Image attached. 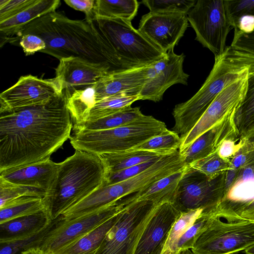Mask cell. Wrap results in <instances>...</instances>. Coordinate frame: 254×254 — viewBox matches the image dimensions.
Masks as SVG:
<instances>
[{
    "instance_id": "1",
    "label": "cell",
    "mask_w": 254,
    "mask_h": 254,
    "mask_svg": "<svg viewBox=\"0 0 254 254\" xmlns=\"http://www.w3.org/2000/svg\"><path fill=\"white\" fill-rule=\"evenodd\" d=\"M67 92L45 104L0 114V172L50 158L70 137Z\"/></svg>"
},
{
    "instance_id": "2",
    "label": "cell",
    "mask_w": 254,
    "mask_h": 254,
    "mask_svg": "<svg viewBox=\"0 0 254 254\" xmlns=\"http://www.w3.org/2000/svg\"><path fill=\"white\" fill-rule=\"evenodd\" d=\"M26 34L41 38L46 47L40 52L59 60L69 57L79 58L109 65L114 71L131 67L120 58L92 22L86 19L72 20L55 11L34 20L15 38L18 41Z\"/></svg>"
},
{
    "instance_id": "3",
    "label": "cell",
    "mask_w": 254,
    "mask_h": 254,
    "mask_svg": "<svg viewBox=\"0 0 254 254\" xmlns=\"http://www.w3.org/2000/svg\"><path fill=\"white\" fill-rule=\"evenodd\" d=\"M254 75V54L227 46L215 57L213 67L199 90L190 99L176 105L172 115V130L181 137L194 126L210 104L226 86L236 80Z\"/></svg>"
},
{
    "instance_id": "4",
    "label": "cell",
    "mask_w": 254,
    "mask_h": 254,
    "mask_svg": "<svg viewBox=\"0 0 254 254\" xmlns=\"http://www.w3.org/2000/svg\"><path fill=\"white\" fill-rule=\"evenodd\" d=\"M107 173L100 155L75 150L59 163L55 180L43 198L45 210L55 220L65 210L102 187Z\"/></svg>"
},
{
    "instance_id": "5",
    "label": "cell",
    "mask_w": 254,
    "mask_h": 254,
    "mask_svg": "<svg viewBox=\"0 0 254 254\" xmlns=\"http://www.w3.org/2000/svg\"><path fill=\"white\" fill-rule=\"evenodd\" d=\"M167 129L165 123L144 115L116 128L73 131L69 138L75 150L102 155L130 150Z\"/></svg>"
},
{
    "instance_id": "6",
    "label": "cell",
    "mask_w": 254,
    "mask_h": 254,
    "mask_svg": "<svg viewBox=\"0 0 254 254\" xmlns=\"http://www.w3.org/2000/svg\"><path fill=\"white\" fill-rule=\"evenodd\" d=\"M91 21L120 58L131 67L151 64L166 55L131 22L102 17H95Z\"/></svg>"
},
{
    "instance_id": "7",
    "label": "cell",
    "mask_w": 254,
    "mask_h": 254,
    "mask_svg": "<svg viewBox=\"0 0 254 254\" xmlns=\"http://www.w3.org/2000/svg\"><path fill=\"white\" fill-rule=\"evenodd\" d=\"M159 204L150 200L125 204L95 254H134L146 225Z\"/></svg>"
},
{
    "instance_id": "8",
    "label": "cell",
    "mask_w": 254,
    "mask_h": 254,
    "mask_svg": "<svg viewBox=\"0 0 254 254\" xmlns=\"http://www.w3.org/2000/svg\"><path fill=\"white\" fill-rule=\"evenodd\" d=\"M187 17L195 33L196 40L215 57L224 52L227 36L233 29L224 0H197Z\"/></svg>"
},
{
    "instance_id": "9",
    "label": "cell",
    "mask_w": 254,
    "mask_h": 254,
    "mask_svg": "<svg viewBox=\"0 0 254 254\" xmlns=\"http://www.w3.org/2000/svg\"><path fill=\"white\" fill-rule=\"evenodd\" d=\"M254 244V222H223L215 217L190 250L193 254H231Z\"/></svg>"
},
{
    "instance_id": "10",
    "label": "cell",
    "mask_w": 254,
    "mask_h": 254,
    "mask_svg": "<svg viewBox=\"0 0 254 254\" xmlns=\"http://www.w3.org/2000/svg\"><path fill=\"white\" fill-rule=\"evenodd\" d=\"M224 176L210 179L187 165L174 203L181 212L202 209L213 213L224 196Z\"/></svg>"
},
{
    "instance_id": "11",
    "label": "cell",
    "mask_w": 254,
    "mask_h": 254,
    "mask_svg": "<svg viewBox=\"0 0 254 254\" xmlns=\"http://www.w3.org/2000/svg\"><path fill=\"white\" fill-rule=\"evenodd\" d=\"M117 201L92 213L70 220L60 216L39 246L45 254H54L76 241L123 210Z\"/></svg>"
},
{
    "instance_id": "12",
    "label": "cell",
    "mask_w": 254,
    "mask_h": 254,
    "mask_svg": "<svg viewBox=\"0 0 254 254\" xmlns=\"http://www.w3.org/2000/svg\"><path fill=\"white\" fill-rule=\"evenodd\" d=\"M64 88L57 77L44 79L31 75L22 76L14 85L0 93V114L45 104L61 94Z\"/></svg>"
},
{
    "instance_id": "13",
    "label": "cell",
    "mask_w": 254,
    "mask_h": 254,
    "mask_svg": "<svg viewBox=\"0 0 254 254\" xmlns=\"http://www.w3.org/2000/svg\"><path fill=\"white\" fill-rule=\"evenodd\" d=\"M251 77L247 76L230 84L217 95L191 129L181 137L180 153L225 116L237 111L245 97Z\"/></svg>"
},
{
    "instance_id": "14",
    "label": "cell",
    "mask_w": 254,
    "mask_h": 254,
    "mask_svg": "<svg viewBox=\"0 0 254 254\" xmlns=\"http://www.w3.org/2000/svg\"><path fill=\"white\" fill-rule=\"evenodd\" d=\"M254 204V157L238 171L237 177L213 211L228 222L247 221Z\"/></svg>"
},
{
    "instance_id": "15",
    "label": "cell",
    "mask_w": 254,
    "mask_h": 254,
    "mask_svg": "<svg viewBox=\"0 0 254 254\" xmlns=\"http://www.w3.org/2000/svg\"><path fill=\"white\" fill-rule=\"evenodd\" d=\"M185 58L184 53L177 55L173 49L162 59L150 64L146 82L138 95L139 100L159 102L171 86L178 83L187 85L189 75L183 70Z\"/></svg>"
},
{
    "instance_id": "16",
    "label": "cell",
    "mask_w": 254,
    "mask_h": 254,
    "mask_svg": "<svg viewBox=\"0 0 254 254\" xmlns=\"http://www.w3.org/2000/svg\"><path fill=\"white\" fill-rule=\"evenodd\" d=\"M188 26L187 14L149 12L141 17L138 30L166 54L178 44Z\"/></svg>"
},
{
    "instance_id": "17",
    "label": "cell",
    "mask_w": 254,
    "mask_h": 254,
    "mask_svg": "<svg viewBox=\"0 0 254 254\" xmlns=\"http://www.w3.org/2000/svg\"><path fill=\"white\" fill-rule=\"evenodd\" d=\"M181 213L173 202L159 204L146 225L134 254H162L172 226Z\"/></svg>"
},
{
    "instance_id": "18",
    "label": "cell",
    "mask_w": 254,
    "mask_h": 254,
    "mask_svg": "<svg viewBox=\"0 0 254 254\" xmlns=\"http://www.w3.org/2000/svg\"><path fill=\"white\" fill-rule=\"evenodd\" d=\"M113 71L106 64L69 57L60 60L56 69V77L62 80L64 88L71 94L75 90L94 85L101 77Z\"/></svg>"
},
{
    "instance_id": "19",
    "label": "cell",
    "mask_w": 254,
    "mask_h": 254,
    "mask_svg": "<svg viewBox=\"0 0 254 254\" xmlns=\"http://www.w3.org/2000/svg\"><path fill=\"white\" fill-rule=\"evenodd\" d=\"M236 112L225 116L180 153L186 165H189L217 152L225 139L239 140V134L235 122Z\"/></svg>"
},
{
    "instance_id": "20",
    "label": "cell",
    "mask_w": 254,
    "mask_h": 254,
    "mask_svg": "<svg viewBox=\"0 0 254 254\" xmlns=\"http://www.w3.org/2000/svg\"><path fill=\"white\" fill-rule=\"evenodd\" d=\"M150 65L111 72L101 77L94 85L95 103L118 94L138 95L146 82Z\"/></svg>"
},
{
    "instance_id": "21",
    "label": "cell",
    "mask_w": 254,
    "mask_h": 254,
    "mask_svg": "<svg viewBox=\"0 0 254 254\" xmlns=\"http://www.w3.org/2000/svg\"><path fill=\"white\" fill-rule=\"evenodd\" d=\"M59 167L50 158L24 166L0 172V177L11 184L47 192L51 188Z\"/></svg>"
},
{
    "instance_id": "22",
    "label": "cell",
    "mask_w": 254,
    "mask_h": 254,
    "mask_svg": "<svg viewBox=\"0 0 254 254\" xmlns=\"http://www.w3.org/2000/svg\"><path fill=\"white\" fill-rule=\"evenodd\" d=\"M60 3V0H34L19 13L0 23L1 37L7 42L34 20L55 12Z\"/></svg>"
},
{
    "instance_id": "23",
    "label": "cell",
    "mask_w": 254,
    "mask_h": 254,
    "mask_svg": "<svg viewBox=\"0 0 254 254\" xmlns=\"http://www.w3.org/2000/svg\"><path fill=\"white\" fill-rule=\"evenodd\" d=\"M187 166L178 171L158 180L138 192L132 193L130 197L122 198L119 201L124 205L141 200L152 201L157 204L168 202L174 203L180 181L185 173Z\"/></svg>"
},
{
    "instance_id": "24",
    "label": "cell",
    "mask_w": 254,
    "mask_h": 254,
    "mask_svg": "<svg viewBox=\"0 0 254 254\" xmlns=\"http://www.w3.org/2000/svg\"><path fill=\"white\" fill-rule=\"evenodd\" d=\"M53 221L46 210H44L0 224V243L12 241L34 234L47 227Z\"/></svg>"
},
{
    "instance_id": "25",
    "label": "cell",
    "mask_w": 254,
    "mask_h": 254,
    "mask_svg": "<svg viewBox=\"0 0 254 254\" xmlns=\"http://www.w3.org/2000/svg\"><path fill=\"white\" fill-rule=\"evenodd\" d=\"M120 212L86 235L54 254H95L107 233L118 219Z\"/></svg>"
},
{
    "instance_id": "26",
    "label": "cell",
    "mask_w": 254,
    "mask_h": 254,
    "mask_svg": "<svg viewBox=\"0 0 254 254\" xmlns=\"http://www.w3.org/2000/svg\"><path fill=\"white\" fill-rule=\"evenodd\" d=\"M100 155L106 167L107 173L116 172L165 156L143 150H127Z\"/></svg>"
},
{
    "instance_id": "27",
    "label": "cell",
    "mask_w": 254,
    "mask_h": 254,
    "mask_svg": "<svg viewBox=\"0 0 254 254\" xmlns=\"http://www.w3.org/2000/svg\"><path fill=\"white\" fill-rule=\"evenodd\" d=\"M143 115L140 108L131 106L111 115L93 121H87L73 125V131L100 130L121 127L134 121Z\"/></svg>"
},
{
    "instance_id": "28",
    "label": "cell",
    "mask_w": 254,
    "mask_h": 254,
    "mask_svg": "<svg viewBox=\"0 0 254 254\" xmlns=\"http://www.w3.org/2000/svg\"><path fill=\"white\" fill-rule=\"evenodd\" d=\"M136 0H96L94 17L119 18L131 22L137 13Z\"/></svg>"
},
{
    "instance_id": "29",
    "label": "cell",
    "mask_w": 254,
    "mask_h": 254,
    "mask_svg": "<svg viewBox=\"0 0 254 254\" xmlns=\"http://www.w3.org/2000/svg\"><path fill=\"white\" fill-rule=\"evenodd\" d=\"M66 90L67 92V107L74 125L86 122L95 104L94 85L75 90L71 94Z\"/></svg>"
},
{
    "instance_id": "30",
    "label": "cell",
    "mask_w": 254,
    "mask_h": 254,
    "mask_svg": "<svg viewBox=\"0 0 254 254\" xmlns=\"http://www.w3.org/2000/svg\"><path fill=\"white\" fill-rule=\"evenodd\" d=\"M45 210L43 198L23 196L0 208V224Z\"/></svg>"
},
{
    "instance_id": "31",
    "label": "cell",
    "mask_w": 254,
    "mask_h": 254,
    "mask_svg": "<svg viewBox=\"0 0 254 254\" xmlns=\"http://www.w3.org/2000/svg\"><path fill=\"white\" fill-rule=\"evenodd\" d=\"M235 122L239 138L254 132V75L248 79L245 97L235 114Z\"/></svg>"
},
{
    "instance_id": "32",
    "label": "cell",
    "mask_w": 254,
    "mask_h": 254,
    "mask_svg": "<svg viewBox=\"0 0 254 254\" xmlns=\"http://www.w3.org/2000/svg\"><path fill=\"white\" fill-rule=\"evenodd\" d=\"M137 100H139L138 95L128 94H118L104 98L95 103L87 121H95L115 114L131 106Z\"/></svg>"
},
{
    "instance_id": "33",
    "label": "cell",
    "mask_w": 254,
    "mask_h": 254,
    "mask_svg": "<svg viewBox=\"0 0 254 254\" xmlns=\"http://www.w3.org/2000/svg\"><path fill=\"white\" fill-rule=\"evenodd\" d=\"M182 139L178 134L167 129L129 150L147 151L167 155L178 151Z\"/></svg>"
},
{
    "instance_id": "34",
    "label": "cell",
    "mask_w": 254,
    "mask_h": 254,
    "mask_svg": "<svg viewBox=\"0 0 254 254\" xmlns=\"http://www.w3.org/2000/svg\"><path fill=\"white\" fill-rule=\"evenodd\" d=\"M203 212L198 209L181 212L172 226L162 254H175L181 237Z\"/></svg>"
},
{
    "instance_id": "35",
    "label": "cell",
    "mask_w": 254,
    "mask_h": 254,
    "mask_svg": "<svg viewBox=\"0 0 254 254\" xmlns=\"http://www.w3.org/2000/svg\"><path fill=\"white\" fill-rule=\"evenodd\" d=\"M59 217L42 230L32 235L8 242L0 243V254H22L30 249L39 247L45 236Z\"/></svg>"
},
{
    "instance_id": "36",
    "label": "cell",
    "mask_w": 254,
    "mask_h": 254,
    "mask_svg": "<svg viewBox=\"0 0 254 254\" xmlns=\"http://www.w3.org/2000/svg\"><path fill=\"white\" fill-rule=\"evenodd\" d=\"M215 217L212 212H203L181 237L176 246L175 254L191 250L197 240Z\"/></svg>"
},
{
    "instance_id": "37",
    "label": "cell",
    "mask_w": 254,
    "mask_h": 254,
    "mask_svg": "<svg viewBox=\"0 0 254 254\" xmlns=\"http://www.w3.org/2000/svg\"><path fill=\"white\" fill-rule=\"evenodd\" d=\"M230 160L220 157L217 151L189 165L191 168L203 173L210 179L224 174L229 169Z\"/></svg>"
},
{
    "instance_id": "38",
    "label": "cell",
    "mask_w": 254,
    "mask_h": 254,
    "mask_svg": "<svg viewBox=\"0 0 254 254\" xmlns=\"http://www.w3.org/2000/svg\"><path fill=\"white\" fill-rule=\"evenodd\" d=\"M46 194V192L42 190L14 185L0 177V208L23 196L44 198Z\"/></svg>"
},
{
    "instance_id": "39",
    "label": "cell",
    "mask_w": 254,
    "mask_h": 254,
    "mask_svg": "<svg viewBox=\"0 0 254 254\" xmlns=\"http://www.w3.org/2000/svg\"><path fill=\"white\" fill-rule=\"evenodd\" d=\"M196 0H143L141 2L151 13L187 14Z\"/></svg>"
},
{
    "instance_id": "40",
    "label": "cell",
    "mask_w": 254,
    "mask_h": 254,
    "mask_svg": "<svg viewBox=\"0 0 254 254\" xmlns=\"http://www.w3.org/2000/svg\"><path fill=\"white\" fill-rule=\"evenodd\" d=\"M225 2L226 12L233 28L240 17L246 15H254V0H225Z\"/></svg>"
},
{
    "instance_id": "41",
    "label": "cell",
    "mask_w": 254,
    "mask_h": 254,
    "mask_svg": "<svg viewBox=\"0 0 254 254\" xmlns=\"http://www.w3.org/2000/svg\"><path fill=\"white\" fill-rule=\"evenodd\" d=\"M162 157L116 172L107 173L104 185L114 184L138 175L150 167Z\"/></svg>"
},
{
    "instance_id": "42",
    "label": "cell",
    "mask_w": 254,
    "mask_h": 254,
    "mask_svg": "<svg viewBox=\"0 0 254 254\" xmlns=\"http://www.w3.org/2000/svg\"><path fill=\"white\" fill-rule=\"evenodd\" d=\"M34 0H0V23L19 13Z\"/></svg>"
},
{
    "instance_id": "43",
    "label": "cell",
    "mask_w": 254,
    "mask_h": 254,
    "mask_svg": "<svg viewBox=\"0 0 254 254\" xmlns=\"http://www.w3.org/2000/svg\"><path fill=\"white\" fill-rule=\"evenodd\" d=\"M19 45L27 56L40 52L46 47L45 42L41 38L32 34L23 35L20 38Z\"/></svg>"
},
{
    "instance_id": "44",
    "label": "cell",
    "mask_w": 254,
    "mask_h": 254,
    "mask_svg": "<svg viewBox=\"0 0 254 254\" xmlns=\"http://www.w3.org/2000/svg\"><path fill=\"white\" fill-rule=\"evenodd\" d=\"M233 40L243 34H248L254 31V15H246L240 17L237 21L234 28Z\"/></svg>"
},
{
    "instance_id": "45",
    "label": "cell",
    "mask_w": 254,
    "mask_h": 254,
    "mask_svg": "<svg viewBox=\"0 0 254 254\" xmlns=\"http://www.w3.org/2000/svg\"><path fill=\"white\" fill-rule=\"evenodd\" d=\"M64 2L73 9L84 12L85 19L90 22L94 18L95 0H64Z\"/></svg>"
},
{
    "instance_id": "46",
    "label": "cell",
    "mask_w": 254,
    "mask_h": 254,
    "mask_svg": "<svg viewBox=\"0 0 254 254\" xmlns=\"http://www.w3.org/2000/svg\"><path fill=\"white\" fill-rule=\"evenodd\" d=\"M227 139L223 141L218 148L217 153L223 159L230 160L238 152L241 146V141L239 140Z\"/></svg>"
},
{
    "instance_id": "47",
    "label": "cell",
    "mask_w": 254,
    "mask_h": 254,
    "mask_svg": "<svg viewBox=\"0 0 254 254\" xmlns=\"http://www.w3.org/2000/svg\"><path fill=\"white\" fill-rule=\"evenodd\" d=\"M233 48L254 54V31L248 34H243L232 41L230 45Z\"/></svg>"
},
{
    "instance_id": "48",
    "label": "cell",
    "mask_w": 254,
    "mask_h": 254,
    "mask_svg": "<svg viewBox=\"0 0 254 254\" xmlns=\"http://www.w3.org/2000/svg\"><path fill=\"white\" fill-rule=\"evenodd\" d=\"M238 171L239 169L230 167L225 173L224 195L228 192L233 184L238 175Z\"/></svg>"
},
{
    "instance_id": "49",
    "label": "cell",
    "mask_w": 254,
    "mask_h": 254,
    "mask_svg": "<svg viewBox=\"0 0 254 254\" xmlns=\"http://www.w3.org/2000/svg\"><path fill=\"white\" fill-rule=\"evenodd\" d=\"M22 254H45L39 247L33 248L24 252Z\"/></svg>"
},
{
    "instance_id": "50",
    "label": "cell",
    "mask_w": 254,
    "mask_h": 254,
    "mask_svg": "<svg viewBox=\"0 0 254 254\" xmlns=\"http://www.w3.org/2000/svg\"><path fill=\"white\" fill-rule=\"evenodd\" d=\"M244 252L246 254H254V244L245 249Z\"/></svg>"
},
{
    "instance_id": "51",
    "label": "cell",
    "mask_w": 254,
    "mask_h": 254,
    "mask_svg": "<svg viewBox=\"0 0 254 254\" xmlns=\"http://www.w3.org/2000/svg\"><path fill=\"white\" fill-rule=\"evenodd\" d=\"M178 254H193L190 250H188L180 252Z\"/></svg>"
},
{
    "instance_id": "52",
    "label": "cell",
    "mask_w": 254,
    "mask_h": 254,
    "mask_svg": "<svg viewBox=\"0 0 254 254\" xmlns=\"http://www.w3.org/2000/svg\"><path fill=\"white\" fill-rule=\"evenodd\" d=\"M235 254V253H233V254Z\"/></svg>"
}]
</instances>
